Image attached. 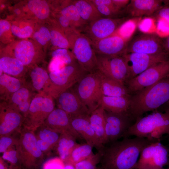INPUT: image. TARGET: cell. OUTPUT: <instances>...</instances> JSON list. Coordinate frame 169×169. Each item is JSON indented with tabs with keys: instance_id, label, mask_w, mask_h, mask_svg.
I'll list each match as a JSON object with an SVG mask.
<instances>
[{
	"instance_id": "6da1fadb",
	"label": "cell",
	"mask_w": 169,
	"mask_h": 169,
	"mask_svg": "<svg viewBox=\"0 0 169 169\" xmlns=\"http://www.w3.org/2000/svg\"><path fill=\"white\" fill-rule=\"evenodd\" d=\"M154 141L135 137L105 145L100 152L99 166L101 169H136L142 151Z\"/></svg>"
},
{
	"instance_id": "7a4b0ae2",
	"label": "cell",
	"mask_w": 169,
	"mask_h": 169,
	"mask_svg": "<svg viewBox=\"0 0 169 169\" xmlns=\"http://www.w3.org/2000/svg\"><path fill=\"white\" fill-rule=\"evenodd\" d=\"M129 114L136 120L169 101V76L130 97Z\"/></svg>"
},
{
	"instance_id": "3957f363",
	"label": "cell",
	"mask_w": 169,
	"mask_h": 169,
	"mask_svg": "<svg viewBox=\"0 0 169 169\" xmlns=\"http://www.w3.org/2000/svg\"><path fill=\"white\" fill-rule=\"evenodd\" d=\"M169 133V108L164 112H155L136 120L123 138L130 136L142 137L150 140H160Z\"/></svg>"
},
{
	"instance_id": "277c9868",
	"label": "cell",
	"mask_w": 169,
	"mask_h": 169,
	"mask_svg": "<svg viewBox=\"0 0 169 169\" xmlns=\"http://www.w3.org/2000/svg\"><path fill=\"white\" fill-rule=\"evenodd\" d=\"M22 169H38L43 164L44 154L39 148L33 131L23 127L16 146Z\"/></svg>"
},
{
	"instance_id": "5b68a950",
	"label": "cell",
	"mask_w": 169,
	"mask_h": 169,
	"mask_svg": "<svg viewBox=\"0 0 169 169\" xmlns=\"http://www.w3.org/2000/svg\"><path fill=\"white\" fill-rule=\"evenodd\" d=\"M77 61L67 65L59 71L49 73L46 94L55 99L61 93L75 85L86 74Z\"/></svg>"
},
{
	"instance_id": "8992f818",
	"label": "cell",
	"mask_w": 169,
	"mask_h": 169,
	"mask_svg": "<svg viewBox=\"0 0 169 169\" xmlns=\"http://www.w3.org/2000/svg\"><path fill=\"white\" fill-rule=\"evenodd\" d=\"M68 39L75 59L86 72L97 70V55L90 40L84 34L74 30L70 33Z\"/></svg>"
},
{
	"instance_id": "52a82bcc",
	"label": "cell",
	"mask_w": 169,
	"mask_h": 169,
	"mask_svg": "<svg viewBox=\"0 0 169 169\" xmlns=\"http://www.w3.org/2000/svg\"><path fill=\"white\" fill-rule=\"evenodd\" d=\"M100 72L96 71L85 74L75 84L74 89L88 109L89 114L99 106L103 94Z\"/></svg>"
},
{
	"instance_id": "ba28073f",
	"label": "cell",
	"mask_w": 169,
	"mask_h": 169,
	"mask_svg": "<svg viewBox=\"0 0 169 169\" xmlns=\"http://www.w3.org/2000/svg\"><path fill=\"white\" fill-rule=\"evenodd\" d=\"M54 98L45 93L37 94L32 99L28 110L24 117L23 127L35 131L43 124L55 109Z\"/></svg>"
},
{
	"instance_id": "9c48e42d",
	"label": "cell",
	"mask_w": 169,
	"mask_h": 169,
	"mask_svg": "<svg viewBox=\"0 0 169 169\" xmlns=\"http://www.w3.org/2000/svg\"><path fill=\"white\" fill-rule=\"evenodd\" d=\"M169 76V59L151 66L125 84L129 93L134 94Z\"/></svg>"
},
{
	"instance_id": "30bf717a",
	"label": "cell",
	"mask_w": 169,
	"mask_h": 169,
	"mask_svg": "<svg viewBox=\"0 0 169 169\" xmlns=\"http://www.w3.org/2000/svg\"><path fill=\"white\" fill-rule=\"evenodd\" d=\"M160 140L151 143L143 148L136 169H158L169 166V149Z\"/></svg>"
},
{
	"instance_id": "8fae6325",
	"label": "cell",
	"mask_w": 169,
	"mask_h": 169,
	"mask_svg": "<svg viewBox=\"0 0 169 169\" xmlns=\"http://www.w3.org/2000/svg\"><path fill=\"white\" fill-rule=\"evenodd\" d=\"M96 55L97 69L105 76L125 85L129 79V72L122 56Z\"/></svg>"
},
{
	"instance_id": "7c38bea8",
	"label": "cell",
	"mask_w": 169,
	"mask_h": 169,
	"mask_svg": "<svg viewBox=\"0 0 169 169\" xmlns=\"http://www.w3.org/2000/svg\"><path fill=\"white\" fill-rule=\"evenodd\" d=\"M127 19L102 17L87 24L82 33L91 42L96 41L113 35Z\"/></svg>"
},
{
	"instance_id": "4fadbf2b",
	"label": "cell",
	"mask_w": 169,
	"mask_h": 169,
	"mask_svg": "<svg viewBox=\"0 0 169 169\" xmlns=\"http://www.w3.org/2000/svg\"><path fill=\"white\" fill-rule=\"evenodd\" d=\"M168 54L169 53L166 52L154 54L136 53L124 54L122 56L129 70V79L136 77L154 65L169 59Z\"/></svg>"
},
{
	"instance_id": "5bb4252c",
	"label": "cell",
	"mask_w": 169,
	"mask_h": 169,
	"mask_svg": "<svg viewBox=\"0 0 169 169\" xmlns=\"http://www.w3.org/2000/svg\"><path fill=\"white\" fill-rule=\"evenodd\" d=\"M105 118L106 144L123 138L133 124L130 121L133 118L129 113H116L105 111Z\"/></svg>"
},
{
	"instance_id": "9a60e30c",
	"label": "cell",
	"mask_w": 169,
	"mask_h": 169,
	"mask_svg": "<svg viewBox=\"0 0 169 169\" xmlns=\"http://www.w3.org/2000/svg\"><path fill=\"white\" fill-rule=\"evenodd\" d=\"M167 52L161 38L153 33L138 35L128 42L126 53L154 54Z\"/></svg>"
},
{
	"instance_id": "2e32d148",
	"label": "cell",
	"mask_w": 169,
	"mask_h": 169,
	"mask_svg": "<svg viewBox=\"0 0 169 169\" xmlns=\"http://www.w3.org/2000/svg\"><path fill=\"white\" fill-rule=\"evenodd\" d=\"M24 117L7 101H2L0 107V137L18 134L23 126Z\"/></svg>"
},
{
	"instance_id": "e0dca14e",
	"label": "cell",
	"mask_w": 169,
	"mask_h": 169,
	"mask_svg": "<svg viewBox=\"0 0 169 169\" xmlns=\"http://www.w3.org/2000/svg\"><path fill=\"white\" fill-rule=\"evenodd\" d=\"M91 43L96 54L107 56H123L126 53L128 43L127 40L117 34Z\"/></svg>"
},
{
	"instance_id": "ac0fdd59",
	"label": "cell",
	"mask_w": 169,
	"mask_h": 169,
	"mask_svg": "<svg viewBox=\"0 0 169 169\" xmlns=\"http://www.w3.org/2000/svg\"><path fill=\"white\" fill-rule=\"evenodd\" d=\"M55 99L58 108L70 116L90 115L88 108L71 88L60 94Z\"/></svg>"
},
{
	"instance_id": "d6986e66",
	"label": "cell",
	"mask_w": 169,
	"mask_h": 169,
	"mask_svg": "<svg viewBox=\"0 0 169 169\" xmlns=\"http://www.w3.org/2000/svg\"><path fill=\"white\" fill-rule=\"evenodd\" d=\"M89 117V115L70 116V123L73 128L86 143L100 152L104 146L100 143L92 128Z\"/></svg>"
},
{
	"instance_id": "ffe728a7",
	"label": "cell",
	"mask_w": 169,
	"mask_h": 169,
	"mask_svg": "<svg viewBox=\"0 0 169 169\" xmlns=\"http://www.w3.org/2000/svg\"><path fill=\"white\" fill-rule=\"evenodd\" d=\"M43 124L60 133H68L77 139H82L71 126L70 116L58 108H55L50 113Z\"/></svg>"
},
{
	"instance_id": "44dd1931",
	"label": "cell",
	"mask_w": 169,
	"mask_h": 169,
	"mask_svg": "<svg viewBox=\"0 0 169 169\" xmlns=\"http://www.w3.org/2000/svg\"><path fill=\"white\" fill-rule=\"evenodd\" d=\"M164 1L131 0L124 9L125 14L132 17L150 16L163 7Z\"/></svg>"
},
{
	"instance_id": "7402d4cb",
	"label": "cell",
	"mask_w": 169,
	"mask_h": 169,
	"mask_svg": "<svg viewBox=\"0 0 169 169\" xmlns=\"http://www.w3.org/2000/svg\"><path fill=\"white\" fill-rule=\"evenodd\" d=\"M36 94L25 83L7 102L24 117L28 110L31 101Z\"/></svg>"
},
{
	"instance_id": "603a6c76",
	"label": "cell",
	"mask_w": 169,
	"mask_h": 169,
	"mask_svg": "<svg viewBox=\"0 0 169 169\" xmlns=\"http://www.w3.org/2000/svg\"><path fill=\"white\" fill-rule=\"evenodd\" d=\"M25 81L35 93L46 94L50 81L49 74L44 69L36 67L30 71L28 76L25 77Z\"/></svg>"
},
{
	"instance_id": "cb8c5ba5",
	"label": "cell",
	"mask_w": 169,
	"mask_h": 169,
	"mask_svg": "<svg viewBox=\"0 0 169 169\" xmlns=\"http://www.w3.org/2000/svg\"><path fill=\"white\" fill-rule=\"evenodd\" d=\"M130 98V97H114L103 95L99 106L106 111L116 113H129Z\"/></svg>"
},
{
	"instance_id": "d4e9b609",
	"label": "cell",
	"mask_w": 169,
	"mask_h": 169,
	"mask_svg": "<svg viewBox=\"0 0 169 169\" xmlns=\"http://www.w3.org/2000/svg\"><path fill=\"white\" fill-rule=\"evenodd\" d=\"M100 72L101 88L103 95L114 97H130L129 91L125 85L105 76Z\"/></svg>"
},
{
	"instance_id": "484cf974",
	"label": "cell",
	"mask_w": 169,
	"mask_h": 169,
	"mask_svg": "<svg viewBox=\"0 0 169 169\" xmlns=\"http://www.w3.org/2000/svg\"><path fill=\"white\" fill-rule=\"evenodd\" d=\"M24 84V80L3 73L0 75L1 100L7 101L11 96Z\"/></svg>"
},
{
	"instance_id": "4316f807",
	"label": "cell",
	"mask_w": 169,
	"mask_h": 169,
	"mask_svg": "<svg viewBox=\"0 0 169 169\" xmlns=\"http://www.w3.org/2000/svg\"><path fill=\"white\" fill-rule=\"evenodd\" d=\"M91 126L100 143L105 146L107 144L105 133V111L99 107L90 115Z\"/></svg>"
},
{
	"instance_id": "83f0119b",
	"label": "cell",
	"mask_w": 169,
	"mask_h": 169,
	"mask_svg": "<svg viewBox=\"0 0 169 169\" xmlns=\"http://www.w3.org/2000/svg\"><path fill=\"white\" fill-rule=\"evenodd\" d=\"M23 64L16 58L4 56L0 59V74L3 73L7 75L25 80L23 74Z\"/></svg>"
},
{
	"instance_id": "f1b7e54d",
	"label": "cell",
	"mask_w": 169,
	"mask_h": 169,
	"mask_svg": "<svg viewBox=\"0 0 169 169\" xmlns=\"http://www.w3.org/2000/svg\"><path fill=\"white\" fill-rule=\"evenodd\" d=\"M73 2L81 18L87 24L102 17L90 0H76Z\"/></svg>"
},
{
	"instance_id": "f546056e",
	"label": "cell",
	"mask_w": 169,
	"mask_h": 169,
	"mask_svg": "<svg viewBox=\"0 0 169 169\" xmlns=\"http://www.w3.org/2000/svg\"><path fill=\"white\" fill-rule=\"evenodd\" d=\"M77 139L68 133H61L53 150L64 162L66 161L74 148L78 144Z\"/></svg>"
},
{
	"instance_id": "4dcf8cb0",
	"label": "cell",
	"mask_w": 169,
	"mask_h": 169,
	"mask_svg": "<svg viewBox=\"0 0 169 169\" xmlns=\"http://www.w3.org/2000/svg\"><path fill=\"white\" fill-rule=\"evenodd\" d=\"M37 141L45 144L53 150L61 133L55 131L43 124L34 131Z\"/></svg>"
},
{
	"instance_id": "1f68e13d",
	"label": "cell",
	"mask_w": 169,
	"mask_h": 169,
	"mask_svg": "<svg viewBox=\"0 0 169 169\" xmlns=\"http://www.w3.org/2000/svg\"><path fill=\"white\" fill-rule=\"evenodd\" d=\"M14 55L15 58L21 62L24 66L29 65L34 59L35 55L33 44L28 41H21L15 47Z\"/></svg>"
},
{
	"instance_id": "d6a6232c",
	"label": "cell",
	"mask_w": 169,
	"mask_h": 169,
	"mask_svg": "<svg viewBox=\"0 0 169 169\" xmlns=\"http://www.w3.org/2000/svg\"><path fill=\"white\" fill-rule=\"evenodd\" d=\"M73 2L61 8L60 13L69 19L75 30L82 33L87 23L81 18Z\"/></svg>"
},
{
	"instance_id": "836d02e7",
	"label": "cell",
	"mask_w": 169,
	"mask_h": 169,
	"mask_svg": "<svg viewBox=\"0 0 169 169\" xmlns=\"http://www.w3.org/2000/svg\"><path fill=\"white\" fill-rule=\"evenodd\" d=\"M93 147L86 143L78 144L72 150L68 158L64 162L73 166L78 162L94 154Z\"/></svg>"
},
{
	"instance_id": "e575fe53",
	"label": "cell",
	"mask_w": 169,
	"mask_h": 169,
	"mask_svg": "<svg viewBox=\"0 0 169 169\" xmlns=\"http://www.w3.org/2000/svg\"><path fill=\"white\" fill-rule=\"evenodd\" d=\"M28 6L29 9L39 19H45L49 15V6L44 0H30L28 2Z\"/></svg>"
},
{
	"instance_id": "d590c367",
	"label": "cell",
	"mask_w": 169,
	"mask_h": 169,
	"mask_svg": "<svg viewBox=\"0 0 169 169\" xmlns=\"http://www.w3.org/2000/svg\"><path fill=\"white\" fill-rule=\"evenodd\" d=\"M101 153L98 152L76 163L74 166L75 169H97L100 163Z\"/></svg>"
},
{
	"instance_id": "8d00e7d4",
	"label": "cell",
	"mask_w": 169,
	"mask_h": 169,
	"mask_svg": "<svg viewBox=\"0 0 169 169\" xmlns=\"http://www.w3.org/2000/svg\"><path fill=\"white\" fill-rule=\"evenodd\" d=\"M1 157L14 169H22V163L16 148L5 151Z\"/></svg>"
},
{
	"instance_id": "74e56055",
	"label": "cell",
	"mask_w": 169,
	"mask_h": 169,
	"mask_svg": "<svg viewBox=\"0 0 169 169\" xmlns=\"http://www.w3.org/2000/svg\"><path fill=\"white\" fill-rule=\"evenodd\" d=\"M19 134L0 137V153L16 148Z\"/></svg>"
},
{
	"instance_id": "f35d334b",
	"label": "cell",
	"mask_w": 169,
	"mask_h": 169,
	"mask_svg": "<svg viewBox=\"0 0 169 169\" xmlns=\"http://www.w3.org/2000/svg\"><path fill=\"white\" fill-rule=\"evenodd\" d=\"M52 58L58 59L62 61L66 65L71 64L77 61L73 53L69 52L65 48H59L52 53Z\"/></svg>"
},
{
	"instance_id": "ab89813d",
	"label": "cell",
	"mask_w": 169,
	"mask_h": 169,
	"mask_svg": "<svg viewBox=\"0 0 169 169\" xmlns=\"http://www.w3.org/2000/svg\"><path fill=\"white\" fill-rule=\"evenodd\" d=\"M51 41L53 45L59 48L70 47L69 41L59 31L53 30L50 32Z\"/></svg>"
},
{
	"instance_id": "60d3db41",
	"label": "cell",
	"mask_w": 169,
	"mask_h": 169,
	"mask_svg": "<svg viewBox=\"0 0 169 169\" xmlns=\"http://www.w3.org/2000/svg\"><path fill=\"white\" fill-rule=\"evenodd\" d=\"M135 26V24L132 21H126L117 30L118 32L115 34L118 35L127 40L131 34L129 31L132 33Z\"/></svg>"
},
{
	"instance_id": "b9f144b4",
	"label": "cell",
	"mask_w": 169,
	"mask_h": 169,
	"mask_svg": "<svg viewBox=\"0 0 169 169\" xmlns=\"http://www.w3.org/2000/svg\"><path fill=\"white\" fill-rule=\"evenodd\" d=\"M65 164L59 156L52 158L43 164L42 169H64Z\"/></svg>"
},
{
	"instance_id": "7bdbcfd3",
	"label": "cell",
	"mask_w": 169,
	"mask_h": 169,
	"mask_svg": "<svg viewBox=\"0 0 169 169\" xmlns=\"http://www.w3.org/2000/svg\"><path fill=\"white\" fill-rule=\"evenodd\" d=\"M33 37L41 44L44 45L51 40V36L48 29L45 27H42L38 31L35 33Z\"/></svg>"
},
{
	"instance_id": "ee69618b",
	"label": "cell",
	"mask_w": 169,
	"mask_h": 169,
	"mask_svg": "<svg viewBox=\"0 0 169 169\" xmlns=\"http://www.w3.org/2000/svg\"><path fill=\"white\" fill-rule=\"evenodd\" d=\"M11 30L14 35L21 38L29 37L33 32L32 28L29 26L20 28L15 25H13L11 27Z\"/></svg>"
},
{
	"instance_id": "f6af8a7d",
	"label": "cell",
	"mask_w": 169,
	"mask_h": 169,
	"mask_svg": "<svg viewBox=\"0 0 169 169\" xmlns=\"http://www.w3.org/2000/svg\"><path fill=\"white\" fill-rule=\"evenodd\" d=\"M66 65L60 59L56 58H52L49 65V73L57 72Z\"/></svg>"
},
{
	"instance_id": "bcb514c9",
	"label": "cell",
	"mask_w": 169,
	"mask_h": 169,
	"mask_svg": "<svg viewBox=\"0 0 169 169\" xmlns=\"http://www.w3.org/2000/svg\"><path fill=\"white\" fill-rule=\"evenodd\" d=\"M90 1L95 6L106 5L115 10L121 11L116 8L114 5L112 0H90Z\"/></svg>"
},
{
	"instance_id": "7dc6e473",
	"label": "cell",
	"mask_w": 169,
	"mask_h": 169,
	"mask_svg": "<svg viewBox=\"0 0 169 169\" xmlns=\"http://www.w3.org/2000/svg\"><path fill=\"white\" fill-rule=\"evenodd\" d=\"M155 13L159 17L164 19L169 22V7H162Z\"/></svg>"
},
{
	"instance_id": "c3c4849f",
	"label": "cell",
	"mask_w": 169,
	"mask_h": 169,
	"mask_svg": "<svg viewBox=\"0 0 169 169\" xmlns=\"http://www.w3.org/2000/svg\"><path fill=\"white\" fill-rule=\"evenodd\" d=\"M58 21L59 24L63 28H69L70 29L74 30L72 27L70 22L69 19L62 15L61 14L59 17Z\"/></svg>"
},
{
	"instance_id": "681fc988",
	"label": "cell",
	"mask_w": 169,
	"mask_h": 169,
	"mask_svg": "<svg viewBox=\"0 0 169 169\" xmlns=\"http://www.w3.org/2000/svg\"><path fill=\"white\" fill-rule=\"evenodd\" d=\"M116 8L119 10H123L130 2L129 0H112Z\"/></svg>"
},
{
	"instance_id": "f907efd6",
	"label": "cell",
	"mask_w": 169,
	"mask_h": 169,
	"mask_svg": "<svg viewBox=\"0 0 169 169\" xmlns=\"http://www.w3.org/2000/svg\"><path fill=\"white\" fill-rule=\"evenodd\" d=\"M10 25L7 21L2 20L0 21V35L5 32L8 30L10 28Z\"/></svg>"
},
{
	"instance_id": "816d5d0a",
	"label": "cell",
	"mask_w": 169,
	"mask_h": 169,
	"mask_svg": "<svg viewBox=\"0 0 169 169\" xmlns=\"http://www.w3.org/2000/svg\"><path fill=\"white\" fill-rule=\"evenodd\" d=\"M0 169H14L1 156L0 157Z\"/></svg>"
},
{
	"instance_id": "f5cc1de1",
	"label": "cell",
	"mask_w": 169,
	"mask_h": 169,
	"mask_svg": "<svg viewBox=\"0 0 169 169\" xmlns=\"http://www.w3.org/2000/svg\"><path fill=\"white\" fill-rule=\"evenodd\" d=\"M164 46L166 51L168 53H169V35L167 37L166 43L164 44Z\"/></svg>"
},
{
	"instance_id": "db71d44e",
	"label": "cell",
	"mask_w": 169,
	"mask_h": 169,
	"mask_svg": "<svg viewBox=\"0 0 169 169\" xmlns=\"http://www.w3.org/2000/svg\"><path fill=\"white\" fill-rule=\"evenodd\" d=\"M64 169H75L74 166L70 164H65Z\"/></svg>"
},
{
	"instance_id": "11a10c76",
	"label": "cell",
	"mask_w": 169,
	"mask_h": 169,
	"mask_svg": "<svg viewBox=\"0 0 169 169\" xmlns=\"http://www.w3.org/2000/svg\"><path fill=\"white\" fill-rule=\"evenodd\" d=\"M15 13L17 14H18L20 13V11L18 9H16L14 10Z\"/></svg>"
},
{
	"instance_id": "9f6ffc18",
	"label": "cell",
	"mask_w": 169,
	"mask_h": 169,
	"mask_svg": "<svg viewBox=\"0 0 169 169\" xmlns=\"http://www.w3.org/2000/svg\"><path fill=\"white\" fill-rule=\"evenodd\" d=\"M169 169V166H168V167L166 168H162L160 169Z\"/></svg>"
},
{
	"instance_id": "6f0895ef",
	"label": "cell",
	"mask_w": 169,
	"mask_h": 169,
	"mask_svg": "<svg viewBox=\"0 0 169 169\" xmlns=\"http://www.w3.org/2000/svg\"><path fill=\"white\" fill-rule=\"evenodd\" d=\"M1 7H2V8H3V7H4V5L2 4V5H1Z\"/></svg>"
},
{
	"instance_id": "680465c9",
	"label": "cell",
	"mask_w": 169,
	"mask_h": 169,
	"mask_svg": "<svg viewBox=\"0 0 169 169\" xmlns=\"http://www.w3.org/2000/svg\"><path fill=\"white\" fill-rule=\"evenodd\" d=\"M97 169H101V168H100V167L99 166H98Z\"/></svg>"
},
{
	"instance_id": "91938a15",
	"label": "cell",
	"mask_w": 169,
	"mask_h": 169,
	"mask_svg": "<svg viewBox=\"0 0 169 169\" xmlns=\"http://www.w3.org/2000/svg\"><path fill=\"white\" fill-rule=\"evenodd\" d=\"M167 1V2H168V4H169V1Z\"/></svg>"
},
{
	"instance_id": "94428289",
	"label": "cell",
	"mask_w": 169,
	"mask_h": 169,
	"mask_svg": "<svg viewBox=\"0 0 169 169\" xmlns=\"http://www.w3.org/2000/svg\"><path fill=\"white\" fill-rule=\"evenodd\" d=\"M168 135H169V134H168Z\"/></svg>"
},
{
	"instance_id": "6125c7cd",
	"label": "cell",
	"mask_w": 169,
	"mask_h": 169,
	"mask_svg": "<svg viewBox=\"0 0 169 169\" xmlns=\"http://www.w3.org/2000/svg\"><path fill=\"white\" fill-rule=\"evenodd\" d=\"M168 102L169 103V101Z\"/></svg>"
}]
</instances>
